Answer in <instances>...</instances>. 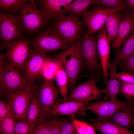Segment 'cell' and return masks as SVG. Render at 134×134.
<instances>
[{"mask_svg": "<svg viewBox=\"0 0 134 134\" xmlns=\"http://www.w3.org/2000/svg\"><path fill=\"white\" fill-rule=\"evenodd\" d=\"M81 46L83 59L82 70L85 76L97 82L103 79V73L98 51V40L94 35L83 30L81 36Z\"/></svg>", "mask_w": 134, "mask_h": 134, "instance_id": "1", "label": "cell"}, {"mask_svg": "<svg viewBox=\"0 0 134 134\" xmlns=\"http://www.w3.org/2000/svg\"><path fill=\"white\" fill-rule=\"evenodd\" d=\"M81 38L69 48L55 55L61 61L68 79V89L71 92L79 78L83 65Z\"/></svg>", "mask_w": 134, "mask_h": 134, "instance_id": "2", "label": "cell"}, {"mask_svg": "<svg viewBox=\"0 0 134 134\" xmlns=\"http://www.w3.org/2000/svg\"><path fill=\"white\" fill-rule=\"evenodd\" d=\"M77 17L69 14L53 20L52 28L70 46L81 38L85 25Z\"/></svg>", "mask_w": 134, "mask_h": 134, "instance_id": "3", "label": "cell"}, {"mask_svg": "<svg viewBox=\"0 0 134 134\" xmlns=\"http://www.w3.org/2000/svg\"><path fill=\"white\" fill-rule=\"evenodd\" d=\"M19 12L18 17L24 30L28 32L41 29L50 20L42 9L37 8L33 0H27Z\"/></svg>", "mask_w": 134, "mask_h": 134, "instance_id": "4", "label": "cell"}, {"mask_svg": "<svg viewBox=\"0 0 134 134\" xmlns=\"http://www.w3.org/2000/svg\"><path fill=\"white\" fill-rule=\"evenodd\" d=\"M27 79L20 72L5 62L4 71L0 76L1 96H6L22 91L29 86Z\"/></svg>", "mask_w": 134, "mask_h": 134, "instance_id": "5", "label": "cell"}, {"mask_svg": "<svg viewBox=\"0 0 134 134\" xmlns=\"http://www.w3.org/2000/svg\"><path fill=\"white\" fill-rule=\"evenodd\" d=\"M31 43L33 49L45 55L60 50H66L70 46L53 28L48 29L40 33Z\"/></svg>", "mask_w": 134, "mask_h": 134, "instance_id": "6", "label": "cell"}, {"mask_svg": "<svg viewBox=\"0 0 134 134\" xmlns=\"http://www.w3.org/2000/svg\"><path fill=\"white\" fill-rule=\"evenodd\" d=\"M31 43L26 39L22 38L9 43L5 58L13 67L20 72L23 71L32 49Z\"/></svg>", "mask_w": 134, "mask_h": 134, "instance_id": "7", "label": "cell"}, {"mask_svg": "<svg viewBox=\"0 0 134 134\" xmlns=\"http://www.w3.org/2000/svg\"><path fill=\"white\" fill-rule=\"evenodd\" d=\"M0 38L3 42L2 48L10 42L22 38L24 30L18 15L0 13Z\"/></svg>", "mask_w": 134, "mask_h": 134, "instance_id": "8", "label": "cell"}, {"mask_svg": "<svg viewBox=\"0 0 134 134\" xmlns=\"http://www.w3.org/2000/svg\"><path fill=\"white\" fill-rule=\"evenodd\" d=\"M36 93L34 87L29 85L21 91L6 96L9 101L15 120L17 122L26 119L31 101Z\"/></svg>", "mask_w": 134, "mask_h": 134, "instance_id": "9", "label": "cell"}, {"mask_svg": "<svg viewBox=\"0 0 134 134\" xmlns=\"http://www.w3.org/2000/svg\"><path fill=\"white\" fill-rule=\"evenodd\" d=\"M54 81L44 80L36 93L38 103L42 119H45L54 104L58 99L59 92Z\"/></svg>", "mask_w": 134, "mask_h": 134, "instance_id": "10", "label": "cell"}, {"mask_svg": "<svg viewBox=\"0 0 134 134\" xmlns=\"http://www.w3.org/2000/svg\"><path fill=\"white\" fill-rule=\"evenodd\" d=\"M118 11L94 4L91 10H87L81 16L87 27L88 33L93 34L102 28L110 14Z\"/></svg>", "mask_w": 134, "mask_h": 134, "instance_id": "11", "label": "cell"}, {"mask_svg": "<svg viewBox=\"0 0 134 134\" xmlns=\"http://www.w3.org/2000/svg\"><path fill=\"white\" fill-rule=\"evenodd\" d=\"M134 104V102L127 100H110L105 101L100 100L97 102L89 104L86 108L98 116L97 120L105 122L119 109L125 107L133 106Z\"/></svg>", "mask_w": 134, "mask_h": 134, "instance_id": "12", "label": "cell"}, {"mask_svg": "<svg viewBox=\"0 0 134 134\" xmlns=\"http://www.w3.org/2000/svg\"><path fill=\"white\" fill-rule=\"evenodd\" d=\"M97 82L93 79L79 84L68 97V101L76 100L89 102L101 98L102 93L96 84Z\"/></svg>", "mask_w": 134, "mask_h": 134, "instance_id": "13", "label": "cell"}, {"mask_svg": "<svg viewBox=\"0 0 134 134\" xmlns=\"http://www.w3.org/2000/svg\"><path fill=\"white\" fill-rule=\"evenodd\" d=\"M49 57L35 49H32L23 70L29 85H31L35 80L41 76L43 67Z\"/></svg>", "mask_w": 134, "mask_h": 134, "instance_id": "14", "label": "cell"}, {"mask_svg": "<svg viewBox=\"0 0 134 134\" xmlns=\"http://www.w3.org/2000/svg\"><path fill=\"white\" fill-rule=\"evenodd\" d=\"M98 40V51L103 68L104 83L108 81V70L110 65L109 56L110 43L108 39L106 24L95 35Z\"/></svg>", "mask_w": 134, "mask_h": 134, "instance_id": "15", "label": "cell"}, {"mask_svg": "<svg viewBox=\"0 0 134 134\" xmlns=\"http://www.w3.org/2000/svg\"><path fill=\"white\" fill-rule=\"evenodd\" d=\"M124 18L117 34L112 41L111 47L120 48L126 40L134 34V15L129 11L123 12Z\"/></svg>", "mask_w": 134, "mask_h": 134, "instance_id": "16", "label": "cell"}, {"mask_svg": "<svg viewBox=\"0 0 134 134\" xmlns=\"http://www.w3.org/2000/svg\"><path fill=\"white\" fill-rule=\"evenodd\" d=\"M89 103L76 100H70L59 103L56 102L53 106L49 116L56 117L60 115L70 116L85 114L86 105Z\"/></svg>", "mask_w": 134, "mask_h": 134, "instance_id": "17", "label": "cell"}, {"mask_svg": "<svg viewBox=\"0 0 134 134\" xmlns=\"http://www.w3.org/2000/svg\"><path fill=\"white\" fill-rule=\"evenodd\" d=\"M73 0H38L46 16L53 21L65 15Z\"/></svg>", "mask_w": 134, "mask_h": 134, "instance_id": "18", "label": "cell"}, {"mask_svg": "<svg viewBox=\"0 0 134 134\" xmlns=\"http://www.w3.org/2000/svg\"><path fill=\"white\" fill-rule=\"evenodd\" d=\"M123 45L122 47L113 51L116 58L112 61L109 67L110 73H108V74L110 75H113L116 73L117 65L134 53V38L133 35L126 40Z\"/></svg>", "mask_w": 134, "mask_h": 134, "instance_id": "19", "label": "cell"}, {"mask_svg": "<svg viewBox=\"0 0 134 134\" xmlns=\"http://www.w3.org/2000/svg\"><path fill=\"white\" fill-rule=\"evenodd\" d=\"M133 106L120 109L106 121L115 124L128 130L134 128V110Z\"/></svg>", "mask_w": 134, "mask_h": 134, "instance_id": "20", "label": "cell"}, {"mask_svg": "<svg viewBox=\"0 0 134 134\" xmlns=\"http://www.w3.org/2000/svg\"><path fill=\"white\" fill-rule=\"evenodd\" d=\"M54 58L57 66L55 79L58 90L63 97L64 102H66L68 101L67 97L68 84V76L60 60L55 55Z\"/></svg>", "mask_w": 134, "mask_h": 134, "instance_id": "21", "label": "cell"}, {"mask_svg": "<svg viewBox=\"0 0 134 134\" xmlns=\"http://www.w3.org/2000/svg\"><path fill=\"white\" fill-rule=\"evenodd\" d=\"M115 11L110 14L108 16L105 24L107 38L110 42L114 39L118 32L120 24L124 18L123 12Z\"/></svg>", "mask_w": 134, "mask_h": 134, "instance_id": "22", "label": "cell"}, {"mask_svg": "<svg viewBox=\"0 0 134 134\" xmlns=\"http://www.w3.org/2000/svg\"><path fill=\"white\" fill-rule=\"evenodd\" d=\"M90 121L95 129L103 134H134V133L111 122H100L94 119Z\"/></svg>", "mask_w": 134, "mask_h": 134, "instance_id": "23", "label": "cell"}, {"mask_svg": "<svg viewBox=\"0 0 134 134\" xmlns=\"http://www.w3.org/2000/svg\"><path fill=\"white\" fill-rule=\"evenodd\" d=\"M109 79L106 84L105 87L101 90L102 94L105 95L103 100H116L117 95H121V85L120 81L113 76H109Z\"/></svg>", "mask_w": 134, "mask_h": 134, "instance_id": "24", "label": "cell"}, {"mask_svg": "<svg viewBox=\"0 0 134 134\" xmlns=\"http://www.w3.org/2000/svg\"><path fill=\"white\" fill-rule=\"evenodd\" d=\"M41 119H42L41 116L36 92L30 103L26 117V121L31 131L37 123Z\"/></svg>", "mask_w": 134, "mask_h": 134, "instance_id": "25", "label": "cell"}, {"mask_svg": "<svg viewBox=\"0 0 134 134\" xmlns=\"http://www.w3.org/2000/svg\"><path fill=\"white\" fill-rule=\"evenodd\" d=\"M57 66L54 57H49L42 68L41 77L44 80L54 81L55 79Z\"/></svg>", "mask_w": 134, "mask_h": 134, "instance_id": "26", "label": "cell"}, {"mask_svg": "<svg viewBox=\"0 0 134 134\" xmlns=\"http://www.w3.org/2000/svg\"><path fill=\"white\" fill-rule=\"evenodd\" d=\"M95 4V0H73L70 5L67 12L69 14H73L78 16L88 10L91 5Z\"/></svg>", "mask_w": 134, "mask_h": 134, "instance_id": "27", "label": "cell"}, {"mask_svg": "<svg viewBox=\"0 0 134 134\" xmlns=\"http://www.w3.org/2000/svg\"><path fill=\"white\" fill-rule=\"evenodd\" d=\"M15 119L11 108L0 122V131L2 134H13Z\"/></svg>", "mask_w": 134, "mask_h": 134, "instance_id": "28", "label": "cell"}, {"mask_svg": "<svg viewBox=\"0 0 134 134\" xmlns=\"http://www.w3.org/2000/svg\"><path fill=\"white\" fill-rule=\"evenodd\" d=\"M27 1L25 0H0V10L2 11L19 12Z\"/></svg>", "mask_w": 134, "mask_h": 134, "instance_id": "29", "label": "cell"}, {"mask_svg": "<svg viewBox=\"0 0 134 134\" xmlns=\"http://www.w3.org/2000/svg\"><path fill=\"white\" fill-rule=\"evenodd\" d=\"M95 4L123 12L128 11L124 0H95Z\"/></svg>", "mask_w": 134, "mask_h": 134, "instance_id": "30", "label": "cell"}, {"mask_svg": "<svg viewBox=\"0 0 134 134\" xmlns=\"http://www.w3.org/2000/svg\"><path fill=\"white\" fill-rule=\"evenodd\" d=\"M70 119L75 127L77 134H96L95 128L90 124L76 119L74 116H70Z\"/></svg>", "mask_w": 134, "mask_h": 134, "instance_id": "31", "label": "cell"}, {"mask_svg": "<svg viewBox=\"0 0 134 134\" xmlns=\"http://www.w3.org/2000/svg\"><path fill=\"white\" fill-rule=\"evenodd\" d=\"M50 126L45 119L40 120L34 127L30 134H49Z\"/></svg>", "mask_w": 134, "mask_h": 134, "instance_id": "32", "label": "cell"}, {"mask_svg": "<svg viewBox=\"0 0 134 134\" xmlns=\"http://www.w3.org/2000/svg\"><path fill=\"white\" fill-rule=\"evenodd\" d=\"M121 85V95L124 96L127 100L133 102L134 100V84L126 83L120 81Z\"/></svg>", "mask_w": 134, "mask_h": 134, "instance_id": "33", "label": "cell"}, {"mask_svg": "<svg viewBox=\"0 0 134 134\" xmlns=\"http://www.w3.org/2000/svg\"><path fill=\"white\" fill-rule=\"evenodd\" d=\"M52 117L48 121L50 126L49 134H61V128L63 120L56 117Z\"/></svg>", "mask_w": 134, "mask_h": 134, "instance_id": "34", "label": "cell"}, {"mask_svg": "<svg viewBox=\"0 0 134 134\" xmlns=\"http://www.w3.org/2000/svg\"><path fill=\"white\" fill-rule=\"evenodd\" d=\"M31 132L25 119L16 123L13 134H30Z\"/></svg>", "mask_w": 134, "mask_h": 134, "instance_id": "35", "label": "cell"}, {"mask_svg": "<svg viewBox=\"0 0 134 134\" xmlns=\"http://www.w3.org/2000/svg\"><path fill=\"white\" fill-rule=\"evenodd\" d=\"M120 67L123 71L129 72L134 76V53L121 62Z\"/></svg>", "mask_w": 134, "mask_h": 134, "instance_id": "36", "label": "cell"}, {"mask_svg": "<svg viewBox=\"0 0 134 134\" xmlns=\"http://www.w3.org/2000/svg\"><path fill=\"white\" fill-rule=\"evenodd\" d=\"M113 76L120 81L134 84V76L129 72L124 71L119 72Z\"/></svg>", "mask_w": 134, "mask_h": 134, "instance_id": "37", "label": "cell"}, {"mask_svg": "<svg viewBox=\"0 0 134 134\" xmlns=\"http://www.w3.org/2000/svg\"><path fill=\"white\" fill-rule=\"evenodd\" d=\"M73 124L71 122L63 120L61 126V134H77Z\"/></svg>", "mask_w": 134, "mask_h": 134, "instance_id": "38", "label": "cell"}, {"mask_svg": "<svg viewBox=\"0 0 134 134\" xmlns=\"http://www.w3.org/2000/svg\"><path fill=\"white\" fill-rule=\"evenodd\" d=\"M12 108L8 100H3L0 101V122Z\"/></svg>", "mask_w": 134, "mask_h": 134, "instance_id": "39", "label": "cell"}, {"mask_svg": "<svg viewBox=\"0 0 134 134\" xmlns=\"http://www.w3.org/2000/svg\"><path fill=\"white\" fill-rule=\"evenodd\" d=\"M125 1L128 10L134 15V0H125Z\"/></svg>", "mask_w": 134, "mask_h": 134, "instance_id": "40", "label": "cell"}, {"mask_svg": "<svg viewBox=\"0 0 134 134\" xmlns=\"http://www.w3.org/2000/svg\"><path fill=\"white\" fill-rule=\"evenodd\" d=\"M133 109H134V105L133 106Z\"/></svg>", "mask_w": 134, "mask_h": 134, "instance_id": "41", "label": "cell"}, {"mask_svg": "<svg viewBox=\"0 0 134 134\" xmlns=\"http://www.w3.org/2000/svg\"><path fill=\"white\" fill-rule=\"evenodd\" d=\"M133 36L134 38V34H133Z\"/></svg>", "mask_w": 134, "mask_h": 134, "instance_id": "42", "label": "cell"}, {"mask_svg": "<svg viewBox=\"0 0 134 134\" xmlns=\"http://www.w3.org/2000/svg\"></svg>", "mask_w": 134, "mask_h": 134, "instance_id": "43", "label": "cell"}]
</instances>
